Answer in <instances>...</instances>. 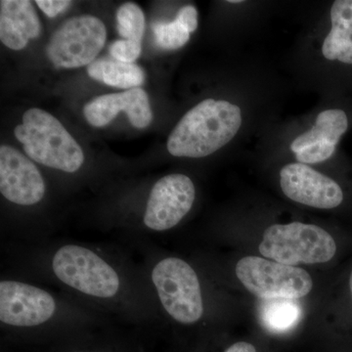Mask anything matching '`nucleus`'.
I'll return each instance as SVG.
<instances>
[{
  "mask_svg": "<svg viewBox=\"0 0 352 352\" xmlns=\"http://www.w3.org/2000/svg\"><path fill=\"white\" fill-rule=\"evenodd\" d=\"M48 267L58 283L76 295L102 305H115L126 295L129 282L122 270L92 248L78 244L58 247Z\"/></svg>",
  "mask_w": 352,
  "mask_h": 352,
  "instance_id": "nucleus-1",
  "label": "nucleus"
},
{
  "mask_svg": "<svg viewBox=\"0 0 352 352\" xmlns=\"http://www.w3.org/2000/svg\"><path fill=\"white\" fill-rule=\"evenodd\" d=\"M242 124L238 106L206 99L185 113L171 132L168 150L175 157H204L232 140Z\"/></svg>",
  "mask_w": 352,
  "mask_h": 352,
  "instance_id": "nucleus-2",
  "label": "nucleus"
},
{
  "mask_svg": "<svg viewBox=\"0 0 352 352\" xmlns=\"http://www.w3.org/2000/svg\"><path fill=\"white\" fill-rule=\"evenodd\" d=\"M14 134L28 157L48 168L76 173L85 163L82 147L51 113L32 108L24 113Z\"/></svg>",
  "mask_w": 352,
  "mask_h": 352,
  "instance_id": "nucleus-3",
  "label": "nucleus"
},
{
  "mask_svg": "<svg viewBox=\"0 0 352 352\" xmlns=\"http://www.w3.org/2000/svg\"><path fill=\"white\" fill-rule=\"evenodd\" d=\"M153 289L160 305L173 320L192 325L203 317V293L196 271L175 256L160 259L150 271Z\"/></svg>",
  "mask_w": 352,
  "mask_h": 352,
  "instance_id": "nucleus-4",
  "label": "nucleus"
},
{
  "mask_svg": "<svg viewBox=\"0 0 352 352\" xmlns=\"http://www.w3.org/2000/svg\"><path fill=\"white\" fill-rule=\"evenodd\" d=\"M336 252L337 245L327 231L302 222L268 227L259 245L264 258L292 266L327 263Z\"/></svg>",
  "mask_w": 352,
  "mask_h": 352,
  "instance_id": "nucleus-5",
  "label": "nucleus"
},
{
  "mask_svg": "<svg viewBox=\"0 0 352 352\" xmlns=\"http://www.w3.org/2000/svg\"><path fill=\"white\" fill-rule=\"evenodd\" d=\"M65 305L45 289L24 281L2 279L0 282V322L2 326L32 329L59 320Z\"/></svg>",
  "mask_w": 352,
  "mask_h": 352,
  "instance_id": "nucleus-6",
  "label": "nucleus"
},
{
  "mask_svg": "<svg viewBox=\"0 0 352 352\" xmlns=\"http://www.w3.org/2000/svg\"><path fill=\"white\" fill-rule=\"evenodd\" d=\"M236 275L252 295L263 300H298L314 287L307 271L259 256H245L236 265Z\"/></svg>",
  "mask_w": 352,
  "mask_h": 352,
  "instance_id": "nucleus-7",
  "label": "nucleus"
},
{
  "mask_svg": "<svg viewBox=\"0 0 352 352\" xmlns=\"http://www.w3.org/2000/svg\"><path fill=\"white\" fill-rule=\"evenodd\" d=\"M106 38L107 30L100 19L78 16L65 22L53 34L46 54L56 68L89 66L105 45Z\"/></svg>",
  "mask_w": 352,
  "mask_h": 352,
  "instance_id": "nucleus-8",
  "label": "nucleus"
},
{
  "mask_svg": "<svg viewBox=\"0 0 352 352\" xmlns=\"http://www.w3.org/2000/svg\"><path fill=\"white\" fill-rule=\"evenodd\" d=\"M195 197V185L188 176L179 173L164 176L150 192L143 224L154 232L170 230L191 210Z\"/></svg>",
  "mask_w": 352,
  "mask_h": 352,
  "instance_id": "nucleus-9",
  "label": "nucleus"
},
{
  "mask_svg": "<svg viewBox=\"0 0 352 352\" xmlns=\"http://www.w3.org/2000/svg\"><path fill=\"white\" fill-rule=\"evenodd\" d=\"M45 182L31 159L8 145L0 147V192L22 207L38 205L45 196Z\"/></svg>",
  "mask_w": 352,
  "mask_h": 352,
  "instance_id": "nucleus-10",
  "label": "nucleus"
},
{
  "mask_svg": "<svg viewBox=\"0 0 352 352\" xmlns=\"http://www.w3.org/2000/svg\"><path fill=\"white\" fill-rule=\"evenodd\" d=\"M280 185L288 198L308 207L333 208L344 200L337 182L302 163L284 166L280 173Z\"/></svg>",
  "mask_w": 352,
  "mask_h": 352,
  "instance_id": "nucleus-11",
  "label": "nucleus"
},
{
  "mask_svg": "<svg viewBox=\"0 0 352 352\" xmlns=\"http://www.w3.org/2000/svg\"><path fill=\"white\" fill-rule=\"evenodd\" d=\"M120 112L126 113L129 122L136 129H145L153 120L149 97L140 87L102 95L83 108L85 120L95 127L107 126Z\"/></svg>",
  "mask_w": 352,
  "mask_h": 352,
  "instance_id": "nucleus-12",
  "label": "nucleus"
},
{
  "mask_svg": "<svg viewBox=\"0 0 352 352\" xmlns=\"http://www.w3.org/2000/svg\"><path fill=\"white\" fill-rule=\"evenodd\" d=\"M349 126L346 113L342 110L319 113L314 126L293 141L291 150L302 164L322 163L330 159L340 138Z\"/></svg>",
  "mask_w": 352,
  "mask_h": 352,
  "instance_id": "nucleus-13",
  "label": "nucleus"
},
{
  "mask_svg": "<svg viewBox=\"0 0 352 352\" xmlns=\"http://www.w3.org/2000/svg\"><path fill=\"white\" fill-rule=\"evenodd\" d=\"M41 23L31 1L2 0L0 2V39L10 50H24L31 39L38 38Z\"/></svg>",
  "mask_w": 352,
  "mask_h": 352,
  "instance_id": "nucleus-14",
  "label": "nucleus"
},
{
  "mask_svg": "<svg viewBox=\"0 0 352 352\" xmlns=\"http://www.w3.org/2000/svg\"><path fill=\"white\" fill-rule=\"evenodd\" d=\"M332 29L322 46L328 60L352 64V0H337L331 9Z\"/></svg>",
  "mask_w": 352,
  "mask_h": 352,
  "instance_id": "nucleus-15",
  "label": "nucleus"
},
{
  "mask_svg": "<svg viewBox=\"0 0 352 352\" xmlns=\"http://www.w3.org/2000/svg\"><path fill=\"white\" fill-rule=\"evenodd\" d=\"M88 76L110 87L132 89L144 83L145 73L136 64L122 63L117 60L100 59L87 67Z\"/></svg>",
  "mask_w": 352,
  "mask_h": 352,
  "instance_id": "nucleus-16",
  "label": "nucleus"
},
{
  "mask_svg": "<svg viewBox=\"0 0 352 352\" xmlns=\"http://www.w3.org/2000/svg\"><path fill=\"white\" fill-rule=\"evenodd\" d=\"M302 308L295 300H264L261 307L263 325L275 333L287 332L295 327L302 318Z\"/></svg>",
  "mask_w": 352,
  "mask_h": 352,
  "instance_id": "nucleus-17",
  "label": "nucleus"
},
{
  "mask_svg": "<svg viewBox=\"0 0 352 352\" xmlns=\"http://www.w3.org/2000/svg\"><path fill=\"white\" fill-rule=\"evenodd\" d=\"M117 29L120 36L129 41L141 43L145 30V16L138 4L127 2L118 9Z\"/></svg>",
  "mask_w": 352,
  "mask_h": 352,
  "instance_id": "nucleus-18",
  "label": "nucleus"
},
{
  "mask_svg": "<svg viewBox=\"0 0 352 352\" xmlns=\"http://www.w3.org/2000/svg\"><path fill=\"white\" fill-rule=\"evenodd\" d=\"M155 41L160 47L176 50L188 43L190 32L177 20L173 22H155L152 24Z\"/></svg>",
  "mask_w": 352,
  "mask_h": 352,
  "instance_id": "nucleus-19",
  "label": "nucleus"
},
{
  "mask_svg": "<svg viewBox=\"0 0 352 352\" xmlns=\"http://www.w3.org/2000/svg\"><path fill=\"white\" fill-rule=\"evenodd\" d=\"M141 43L120 39L111 44L110 54L113 59L122 63L133 64L141 54Z\"/></svg>",
  "mask_w": 352,
  "mask_h": 352,
  "instance_id": "nucleus-20",
  "label": "nucleus"
},
{
  "mask_svg": "<svg viewBox=\"0 0 352 352\" xmlns=\"http://www.w3.org/2000/svg\"><path fill=\"white\" fill-rule=\"evenodd\" d=\"M190 32H194L198 28V11L193 6H183L178 11L175 18Z\"/></svg>",
  "mask_w": 352,
  "mask_h": 352,
  "instance_id": "nucleus-21",
  "label": "nucleus"
},
{
  "mask_svg": "<svg viewBox=\"0 0 352 352\" xmlns=\"http://www.w3.org/2000/svg\"><path fill=\"white\" fill-rule=\"evenodd\" d=\"M36 4L46 16L54 18L67 10L71 6L72 1H67V0H36Z\"/></svg>",
  "mask_w": 352,
  "mask_h": 352,
  "instance_id": "nucleus-22",
  "label": "nucleus"
},
{
  "mask_svg": "<svg viewBox=\"0 0 352 352\" xmlns=\"http://www.w3.org/2000/svg\"><path fill=\"white\" fill-rule=\"evenodd\" d=\"M224 352H256V349L249 342H239L228 347Z\"/></svg>",
  "mask_w": 352,
  "mask_h": 352,
  "instance_id": "nucleus-23",
  "label": "nucleus"
},
{
  "mask_svg": "<svg viewBox=\"0 0 352 352\" xmlns=\"http://www.w3.org/2000/svg\"><path fill=\"white\" fill-rule=\"evenodd\" d=\"M349 287H351V296H352V270H351V278H349Z\"/></svg>",
  "mask_w": 352,
  "mask_h": 352,
  "instance_id": "nucleus-24",
  "label": "nucleus"
},
{
  "mask_svg": "<svg viewBox=\"0 0 352 352\" xmlns=\"http://www.w3.org/2000/svg\"><path fill=\"white\" fill-rule=\"evenodd\" d=\"M229 2H230V3H241L242 1H241V0H230Z\"/></svg>",
  "mask_w": 352,
  "mask_h": 352,
  "instance_id": "nucleus-25",
  "label": "nucleus"
},
{
  "mask_svg": "<svg viewBox=\"0 0 352 352\" xmlns=\"http://www.w3.org/2000/svg\"><path fill=\"white\" fill-rule=\"evenodd\" d=\"M74 352H92V351H74Z\"/></svg>",
  "mask_w": 352,
  "mask_h": 352,
  "instance_id": "nucleus-26",
  "label": "nucleus"
}]
</instances>
